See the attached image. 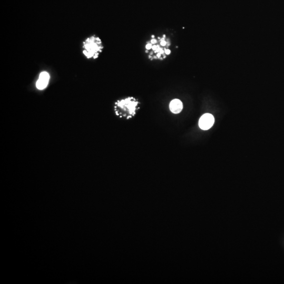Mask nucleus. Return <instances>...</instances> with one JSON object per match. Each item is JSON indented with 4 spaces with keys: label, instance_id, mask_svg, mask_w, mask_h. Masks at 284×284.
<instances>
[{
    "label": "nucleus",
    "instance_id": "7ed1b4c3",
    "mask_svg": "<svg viewBox=\"0 0 284 284\" xmlns=\"http://www.w3.org/2000/svg\"><path fill=\"white\" fill-rule=\"evenodd\" d=\"M138 104V101L133 97L117 101L115 103L116 113L117 115L126 117L127 119L132 117L135 113Z\"/></svg>",
    "mask_w": 284,
    "mask_h": 284
},
{
    "label": "nucleus",
    "instance_id": "f257e3e1",
    "mask_svg": "<svg viewBox=\"0 0 284 284\" xmlns=\"http://www.w3.org/2000/svg\"><path fill=\"white\" fill-rule=\"evenodd\" d=\"M171 40L166 34L157 37L152 35L146 43L145 52L150 60L162 61L171 54Z\"/></svg>",
    "mask_w": 284,
    "mask_h": 284
},
{
    "label": "nucleus",
    "instance_id": "f03ea898",
    "mask_svg": "<svg viewBox=\"0 0 284 284\" xmlns=\"http://www.w3.org/2000/svg\"><path fill=\"white\" fill-rule=\"evenodd\" d=\"M83 53L88 59H96L102 52L104 46L100 37L95 35L88 37L83 42Z\"/></svg>",
    "mask_w": 284,
    "mask_h": 284
},
{
    "label": "nucleus",
    "instance_id": "39448f33",
    "mask_svg": "<svg viewBox=\"0 0 284 284\" xmlns=\"http://www.w3.org/2000/svg\"><path fill=\"white\" fill-rule=\"evenodd\" d=\"M50 74L47 72L44 71L40 73L38 77V79L36 82V86L39 90H42L45 89L48 85L49 81H50Z\"/></svg>",
    "mask_w": 284,
    "mask_h": 284
},
{
    "label": "nucleus",
    "instance_id": "20e7f679",
    "mask_svg": "<svg viewBox=\"0 0 284 284\" xmlns=\"http://www.w3.org/2000/svg\"><path fill=\"white\" fill-rule=\"evenodd\" d=\"M215 122V119L213 115L206 113L204 114L199 119V126L202 130H207L211 129Z\"/></svg>",
    "mask_w": 284,
    "mask_h": 284
},
{
    "label": "nucleus",
    "instance_id": "423d86ee",
    "mask_svg": "<svg viewBox=\"0 0 284 284\" xmlns=\"http://www.w3.org/2000/svg\"><path fill=\"white\" fill-rule=\"evenodd\" d=\"M183 103L178 99H174L171 101L170 104L171 111L174 114L180 113L183 109Z\"/></svg>",
    "mask_w": 284,
    "mask_h": 284
}]
</instances>
